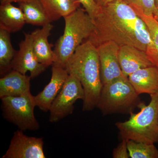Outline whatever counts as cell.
<instances>
[{"instance_id": "14", "label": "cell", "mask_w": 158, "mask_h": 158, "mask_svg": "<svg viewBox=\"0 0 158 158\" xmlns=\"http://www.w3.org/2000/svg\"><path fill=\"white\" fill-rule=\"evenodd\" d=\"M31 77L11 70L0 79V98L19 96L31 93Z\"/></svg>"}, {"instance_id": "22", "label": "cell", "mask_w": 158, "mask_h": 158, "mask_svg": "<svg viewBox=\"0 0 158 158\" xmlns=\"http://www.w3.org/2000/svg\"><path fill=\"white\" fill-rule=\"evenodd\" d=\"M135 11L148 16H153L156 9L155 0H123Z\"/></svg>"}, {"instance_id": "26", "label": "cell", "mask_w": 158, "mask_h": 158, "mask_svg": "<svg viewBox=\"0 0 158 158\" xmlns=\"http://www.w3.org/2000/svg\"><path fill=\"white\" fill-rule=\"evenodd\" d=\"M26 1L27 0H0V2H1V4H6V3H12V2L19 3Z\"/></svg>"}, {"instance_id": "27", "label": "cell", "mask_w": 158, "mask_h": 158, "mask_svg": "<svg viewBox=\"0 0 158 158\" xmlns=\"http://www.w3.org/2000/svg\"><path fill=\"white\" fill-rule=\"evenodd\" d=\"M156 9L153 14V17L158 22V0H155Z\"/></svg>"}, {"instance_id": "6", "label": "cell", "mask_w": 158, "mask_h": 158, "mask_svg": "<svg viewBox=\"0 0 158 158\" xmlns=\"http://www.w3.org/2000/svg\"><path fill=\"white\" fill-rule=\"evenodd\" d=\"M4 118L22 131H36L40 125L34 115L36 106L31 93L19 96L1 98Z\"/></svg>"}, {"instance_id": "13", "label": "cell", "mask_w": 158, "mask_h": 158, "mask_svg": "<svg viewBox=\"0 0 158 158\" xmlns=\"http://www.w3.org/2000/svg\"><path fill=\"white\" fill-rule=\"evenodd\" d=\"M53 28L51 23L42 27L41 29H37L31 33L33 41V50L40 63L47 67L52 65L56 62L57 57L52 45L48 42V38Z\"/></svg>"}, {"instance_id": "5", "label": "cell", "mask_w": 158, "mask_h": 158, "mask_svg": "<svg viewBox=\"0 0 158 158\" xmlns=\"http://www.w3.org/2000/svg\"><path fill=\"white\" fill-rule=\"evenodd\" d=\"M127 77L123 76L103 85L96 108L103 115L131 114L144 102Z\"/></svg>"}, {"instance_id": "15", "label": "cell", "mask_w": 158, "mask_h": 158, "mask_svg": "<svg viewBox=\"0 0 158 158\" xmlns=\"http://www.w3.org/2000/svg\"><path fill=\"white\" fill-rule=\"evenodd\" d=\"M128 78L139 95L158 92V68L155 65L136 71Z\"/></svg>"}, {"instance_id": "9", "label": "cell", "mask_w": 158, "mask_h": 158, "mask_svg": "<svg viewBox=\"0 0 158 158\" xmlns=\"http://www.w3.org/2000/svg\"><path fill=\"white\" fill-rule=\"evenodd\" d=\"M25 38L19 44V50L16 52L11 63V70L23 74L30 73L31 79L35 78L47 68L38 62L33 50L31 34L24 33Z\"/></svg>"}, {"instance_id": "18", "label": "cell", "mask_w": 158, "mask_h": 158, "mask_svg": "<svg viewBox=\"0 0 158 158\" xmlns=\"http://www.w3.org/2000/svg\"><path fill=\"white\" fill-rule=\"evenodd\" d=\"M19 4L24 15L26 23L43 27L51 23L39 0H27Z\"/></svg>"}, {"instance_id": "23", "label": "cell", "mask_w": 158, "mask_h": 158, "mask_svg": "<svg viewBox=\"0 0 158 158\" xmlns=\"http://www.w3.org/2000/svg\"><path fill=\"white\" fill-rule=\"evenodd\" d=\"M91 18L94 19L99 12L100 8L94 0H78Z\"/></svg>"}, {"instance_id": "16", "label": "cell", "mask_w": 158, "mask_h": 158, "mask_svg": "<svg viewBox=\"0 0 158 158\" xmlns=\"http://www.w3.org/2000/svg\"><path fill=\"white\" fill-rule=\"evenodd\" d=\"M26 23L24 15L22 9L11 3L1 4L0 28L10 33L17 32Z\"/></svg>"}, {"instance_id": "1", "label": "cell", "mask_w": 158, "mask_h": 158, "mask_svg": "<svg viewBox=\"0 0 158 158\" xmlns=\"http://www.w3.org/2000/svg\"><path fill=\"white\" fill-rule=\"evenodd\" d=\"M93 21L94 30L87 40L96 47L111 41L146 52L151 41L147 25L123 0H116L101 7Z\"/></svg>"}, {"instance_id": "11", "label": "cell", "mask_w": 158, "mask_h": 158, "mask_svg": "<svg viewBox=\"0 0 158 158\" xmlns=\"http://www.w3.org/2000/svg\"><path fill=\"white\" fill-rule=\"evenodd\" d=\"M66 69L56 62L52 65L50 81L45 88L34 97L36 106L44 112L49 111L52 103L62 88L69 76Z\"/></svg>"}, {"instance_id": "7", "label": "cell", "mask_w": 158, "mask_h": 158, "mask_svg": "<svg viewBox=\"0 0 158 158\" xmlns=\"http://www.w3.org/2000/svg\"><path fill=\"white\" fill-rule=\"evenodd\" d=\"M85 91L76 77L69 74L50 109L49 121L56 123L73 113L75 103L83 101Z\"/></svg>"}, {"instance_id": "3", "label": "cell", "mask_w": 158, "mask_h": 158, "mask_svg": "<svg viewBox=\"0 0 158 158\" xmlns=\"http://www.w3.org/2000/svg\"><path fill=\"white\" fill-rule=\"evenodd\" d=\"M150 95V102L148 105L143 103L140 112H133L128 120L115 124L121 140L158 143V92Z\"/></svg>"}, {"instance_id": "12", "label": "cell", "mask_w": 158, "mask_h": 158, "mask_svg": "<svg viewBox=\"0 0 158 158\" xmlns=\"http://www.w3.org/2000/svg\"><path fill=\"white\" fill-rule=\"evenodd\" d=\"M118 60L123 75L127 77L141 69L153 65L145 51L129 45L120 46Z\"/></svg>"}, {"instance_id": "20", "label": "cell", "mask_w": 158, "mask_h": 158, "mask_svg": "<svg viewBox=\"0 0 158 158\" xmlns=\"http://www.w3.org/2000/svg\"><path fill=\"white\" fill-rule=\"evenodd\" d=\"M136 12L144 21L148 27L151 41L148 46L146 52L153 65L158 68V22L153 16H148L141 12Z\"/></svg>"}, {"instance_id": "25", "label": "cell", "mask_w": 158, "mask_h": 158, "mask_svg": "<svg viewBox=\"0 0 158 158\" xmlns=\"http://www.w3.org/2000/svg\"><path fill=\"white\" fill-rule=\"evenodd\" d=\"M115 1L116 0H94V2L100 8L106 6L108 4Z\"/></svg>"}, {"instance_id": "10", "label": "cell", "mask_w": 158, "mask_h": 158, "mask_svg": "<svg viewBox=\"0 0 158 158\" xmlns=\"http://www.w3.org/2000/svg\"><path fill=\"white\" fill-rule=\"evenodd\" d=\"M97 47L103 85L123 76L118 60L120 46L110 41L103 43Z\"/></svg>"}, {"instance_id": "4", "label": "cell", "mask_w": 158, "mask_h": 158, "mask_svg": "<svg viewBox=\"0 0 158 158\" xmlns=\"http://www.w3.org/2000/svg\"><path fill=\"white\" fill-rule=\"evenodd\" d=\"M64 18V33L55 45L56 63L65 67L69 59L84 40H87L94 28L93 20L84 8L78 9Z\"/></svg>"}, {"instance_id": "2", "label": "cell", "mask_w": 158, "mask_h": 158, "mask_svg": "<svg viewBox=\"0 0 158 158\" xmlns=\"http://www.w3.org/2000/svg\"><path fill=\"white\" fill-rule=\"evenodd\" d=\"M69 74L78 79L85 91L83 111L96 108L103 87L97 47L86 40L76 49L66 65Z\"/></svg>"}, {"instance_id": "8", "label": "cell", "mask_w": 158, "mask_h": 158, "mask_svg": "<svg viewBox=\"0 0 158 158\" xmlns=\"http://www.w3.org/2000/svg\"><path fill=\"white\" fill-rule=\"evenodd\" d=\"M44 144L42 138L29 137L19 129L15 132L2 158H45Z\"/></svg>"}, {"instance_id": "17", "label": "cell", "mask_w": 158, "mask_h": 158, "mask_svg": "<svg viewBox=\"0 0 158 158\" xmlns=\"http://www.w3.org/2000/svg\"><path fill=\"white\" fill-rule=\"evenodd\" d=\"M51 22L64 17L78 9V0H39Z\"/></svg>"}, {"instance_id": "21", "label": "cell", "mask_w": 158, "mask_h": 158, "mask_svg": "<svg viewBox=\"0 0 158 158\" xmlns=\"http://www.w3.org/2000/svg\"><path fill=\"white\" fill-rule=\"evenodd\" d=\"M128 151L131 158H158V149L154 144L128 140Z\"/></svg>"}, {"instance_id": "19", "label": "cell", "mask_w": 158, "mask_h": 158, "mask_svg": "<svg viewBox=\"0 0 158 158\" xmlns=\"http://www.w3.org/2000/svg\"><path fill=\"white\" fill-rule=\"evenodd\" d=\"M9 32L0 28V72L1 75L10 71L16 52L13 48Z\"/></svg>"}, {"instance_id": "24", "label": "cell", "mask_w": 158, "mask_h": 158, "mask_svg": "<svg viewBox=\"0 0 158 158\" xmlns=\"http://www.w3.org/2000/svg\"><path fill=\"white\" fill-rule=\"evenodd\" d=\"M113 157L114 158H130L127 149V141L121 140V142L113 150Z\"/></svg>"}]
</instances>
